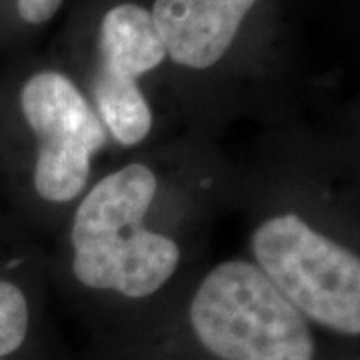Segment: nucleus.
<instances>
[{
  "mask_svg": "<svg viewBox=\"0 0 360 360\" xmlns=\"http://www.w3.org/2000/svg\"><path fill=\"white\" fill-rule=\"evenodd\" d=\"M0 360H2V359H0Z\"/></svg>",
  "mask_w": 360,
  "mask_h": 360,
  "instance_id": "9",
  "label": "nucleus"
},
{
  "mask_svg": "<svg viewBox=\"0 0 360 360\" xmlns=\"http://www.w3.org/2000/svg\"><path fill=\"white\" fill-rule=\"evenodd\" d=\"M165 58L167 49L148 11L124 2L104 14L92 98L94 112L118 144L136 146L153 129V112L136 80Z\"/></svg>",
  "mask_w": 360,
  "mask_h": 360,
  "instance_id": "5",
  "label": "nucleus"
},
{
  "mask_svg": "<svg viewBox=\"0 0 360 360\" xmlns=\"http://www.w3.org/2000/svg\"><path fill=\"white\" fill-rule=\"evenodd\" d=\"M258 0H156L158 34L176 65L202 70L229 52L248 11Z\"/></svg>",
  "mask_w": 360,
  "mask_h": 360,
  "instance_id": "6",
  "label": "nucleus"
},
{
  "mask_svg": "<svg viewBox=\"0 0 360 360\" xmlns=\"http://www.w3.org/2000/svg\"><path fill=\"white\" fill-rule=\"evenodd\" d=\"M188 316L198 342L220 360H312L316 352L302 312L248 260L210 270Z\"/></svg>",
  "mask_w": 360,
  "mask_h": 360,
  "instance_id": "2",
  "label": "nucleus"
},
{
  "mask_svg": "<svg viewBox=\"0 0 360 360\" xmlns=\"http://www.w3.org/2000/svg\"><path fill=\"white\" fill-rule=\"evenodd\" d=\"M63 0H16L20 18L28 25H44L58 13Z\"/></svg>",
  "mask_w": 360,
  "mask_h": 360,
  "instance_id": "8",
  "label": "nucleus"
},
{
  "mask_svg": "<svg viewBox=\"0 0 360 360\" xmlns=\"http://www.w3.org/2000/svg\"><path fill=\"white\" fill-rule=\"evenodd\" d=\"M156 191L155 172L132 162L96 182L80 200L70 231L78 283L144 298L172 278L180 262L179 245L144 224Z\"/></svg>",
  "mask_w": 360,
  "mask_h": 360,
  "instance_id": "1",
  "label": "nucleus"
},
{
  "mask_svg": "<svg viewBox=\"0 0 360 360\" xmlns=\"http://www.w3.org/2000/svg\"><path fill=\"white\" fill-rule=\"evenodd\" d=\"M26 124L39 141L34 188L49 202H70L86 188L92 156L108 132L78 86L56 70L30 77L20 90Z\"/></svg>",
  "mask_w": 360,
  "mask_h": 360,
  "instance_id": "4",
  "label": "nucleus"
},
{
  "mask_svg": "<svg viewBox=\"0 0 360 360\" xmlns=\"http://www.w3.org/2000/svg\"><path fill=\"white\" fill-rule=\"evenodd\" d=\"M30 312L25 292L8 281H0V359L22 347L28 335Z\"/></svg>",
  "mask_w": 360,
  "mask_h": 360,
  "instance_id": "7",
  "label": "nucleus"
},
{
  "mask_svg": "<svg viewBox=\"0 0 360 360\" xmlns=\"http://www.w3.org/2000/svg\"><path fill=\"white\" fill-rule=\"evenodd\" d=\"M257 266L304 319L347 336L360 333V260L295 212L252 234Z\"/></svg>",
  "mask_w": 360,
  "mask_h": 360,
  "instance_id": "3",
  "label": "nucleus"
}]
</instances>
